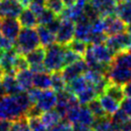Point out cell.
Segmentation results:
<instances>
[{
    "label": "cell",
    "instance_id": "cell-51",
    "mask_svg": "<svg viewBox=\"0 0 131 131\" xmlns=\"http://www.w3.org/2000/svg\"><path fill=\"white\" fill-rule=\"evenodd\" d=\"M1 26H2V18L0 17V33H1Z\"/></svg>",
    "mask_w": 131,
    "mask_h": 131
},
{
    "label": "cell",
    "instance_id": "cell-37",
    "mask_svg": "<svg viewBox=\"0 0 131 131\" xmlns=\"http://www.w3.org/2000/svg\"><path fill=\"white\" fill-rule=\"evenodd\" d=\"M15 47V41L9 39L6 37H4L3 35L0 36V49L3 51H9L12 50Z\"/></svg>",
    "mask_w": 131,
    "mask_h": 131
},
{
    "label": "cell",
    "instance_id": "cell-24",
    "mask_svg": "<svg viewBox=\"0 0 131 131\" xmlns=\"http://www.w3.org/2000/svg\"><path fill=\"white\" fill-rule=\"evenodd\" d=\"M104 94L108 95L109 97L113 98L114 100H116L117 102H119L121 103L122 101L124 99V88L122 84H118L115 82H111L109 81V83L107 84V86L105 88Z\"/></svg>",
    "mask_w": 131,
    "mask_h": 131
},
{
    "label": "cell",
    "instance_id": "cell-13",
    "mask_svg": "<svg viewBox=\"0 0 131 131\" xmlns=\"http://www.w3.org/2000/svg\"><path fill=\"white\" fill-rule=\"evenodd\" d=\"M18 53L15 49H12L9 51H4L0 58V66L3 68L5 74H12L15 75V59Z\"/></svg>",
    "mask_w": 131,
    "mask_h": 131
},
{
    "label": "cell",
    "instance_id": "cell-33",
    "mask_svg": "<svg viewBox=\"0 0 131 131\" xmlns=\"http://www.w3.org/2000/svg\"><path fill=\"white\" fill-rule=\"evenodd\" d=\"M28 126L30 131H48L47 128L45 127L40 117H31L27 118Z\"/></svg>",
    "mask_w": 131,
    "mask_h": 131
},
{
    "label": "cell",
    "instance_id": "cell-25",
    "mask_svg": "<svg viewBox=\"0 0 131 131\" xmlns=\"http://www.w3.org/2000/svg\"><path fill=\"white\" fill-rule=\"evenodd\" d=\"M116 15L127 25L131 24V1H124L118 3Z\"/></svg>",
    "mask_w": 131,
    "mask_h": 131
},
{
    "label": "cell",
    "instance_id": "cell-2",
    "mask_svg": "<svg viewBox=\"0 0 131 131\" xmlns=\"http://www.w3.org/2000/svg\"><path fill=\"white\" fill-rule=\"evenodd\" d=\"M26 117L25 111L18 103L15 95H7L0 99V120L15 122Z\"/></svg>",
    "mask_w": 131,
    "mask_h": 131
},
{
    "label": "cell",
    "instance_id": "cell-27",
    "mask_svg": "<svg viewBox=\"0 0 131 131\" xmlns=\"http://www.w3.org/2000/svg\"><path fill=\"white\" fill-rule=\"evenodd\" d=\"M77 97H78V100H79L80 104H87L92 100L99 98L98 94L95 90V87L92 84H89L84 90H82L80 93L77 95Z\"/></svg>",
    "mask_w": 131,
    "mask_h": 131
},
{
    "label": "cell",
    "instance_id": "cell-4",
    "mask_svg": "<svg viewBox=\"0 0 131 131\" xmlns=\"http://www.w3.org/2000/svg\"><path fill=\"white\" fill-rule=\"evenodd\" d=\"M64 51L65 46L57 42L46 47V55L43 63L49 73L61 71L64 68Z\"/></svg>",
    "mask_w": 131,
    "mask_h": 131
},
{
    "label": "cell",
    "instance_id": "cell-14",
    "mask_svg": "<svg viewBox=\"0 0 131 131\" xmlns=\"http://www.w3.org/2000/svg\"><path fill=\"white\" fill-rule=\"evenodd\" d=\"M18 21L22 27L25 28H36L38 25L37 15L29 8H24L18 15Z\"/></svg>",
    "mask_w": 131,
    "mask_h": 131
},
{
    "label": "cell",
    "instance_id": "cell-41",
    "mask_svg": "<svg viewBox=\"0 0 131 131\" xmlns=\"http://www.w3.org/2000/svg\"><path fill=\"white\" fill-rule=\"evenodd\" d=\"M73 131H95L90 125H85L81 124H73Z\"/></svg>",
    "mask_w": 131,
    "mask_h": 131
},
{
    "label": "cell",
    "instance_id": "cell-30",
    "mask_svg": "<svg viewBox=\"0 0 131 131\" xmlns=\"http://www.w3.org/2000/svg\"><path fill=\"white\" fill-rule=\"evenodd\" d=\"M86 105L88 106V108L90 109L92 114L94 115L95 118H99V117H103L107 115L104 111V109L102 108V103L100 102L99 98H96L94 100H92L90 102H88Z\"/></svg>",
    "mask_w": 131,
    "mask_h": 131
},
{
    "label": "cell",
    "instance_id": "cell-49",
    "mask_svg": "<svg viewBox=\"0 0 131 131\" xmlns=\"http://www.w3.org/2000/svg\"><path fill=\"white\" fill-rule=\"evenodd\" d=\"M126 31H127L129 34H131V24L130 25H127V30H126Z\"/></svg>",
    "mask_w": 131,
    "mask_h": 131
},
{
    "label": "cell",
    "instance_id": "cell-8",
    "mask_svg": "<svg viewBox=\"0 0 131 131\" xmlns=\"http://www.w3.org/2000/svg\"><path fill=\"white\" fill-rule=\"evenodd\" d=\"M104 21V32L107 36H114L124 33L127 30V24L117 15H108L103 17Z\"/></svg>",
    "mask_w": 131,
    "mask_h": 131
},
{
    "label": "cell",
    "instance_id": "cell-10",
    "mask_svg": "<svg viewBox=\"0 0 131 131\" xmlns=\"http://www.w3.org/2000/svg\"><path fill=\"white\" fill-rule=\"evenodd\" d=\"M20 31H21V25L16 18H12V17L2 18L1 34L4 37L13 41H15Z\"/></svg>",
    "mask_w": 131,
    "mask_h": 131
},
{
    "label": "cell",
    "instance_id": "cell-15",
    "mask_svg": "<svg viewBox=\"0 0 131 131\" xmlns=\"http://www.w3.org/2000/svg\"><path fill=\"white\" fill-rule=\"evenodd\" d=\"M40 119L42 121L43 124L45 125V127L47 128V130L51 129L52 127L56 126L58 124H59L62 121V117L60 116V114L54 108V109L48 110V111H44Z\"/></svg>",
    "mask_w": 131,
    "mask_h": 131
},
{
    "label": "cell",
    "instance_id": "cell-39",
    "mask_svg": "<svg viewBox=\"0 0 131 131\" xmlns=\"http://www.w3.org/2000/svg\"><path fill=\"white\" fill-rule=\"evenodd\" d=\"M61 20L62 19L58 15L54 20H52L50 23H48L47 25H45V26H47V28L51 31L52 33L57 34V32L58 31L59 26H60V24H61Z\"/></svg>",
    "mask_w": 131,
    "mask_h": 131
},
{
    "label": "cell",
    "instance_id": "cell-35",
    "mask_svg": "<svg viewBox=\"0 0 131 131\" xmlns=\"http://www.w3.org/2000/svg\"><path fill=\"white\" fill-rule=\"evenodd\" d=\"M29 67H30V64H29V62L27 61L25 56L21 55V54H17L15 59V73L18 72V71H21V70L29 69Z\"/></svg>",
    "mask_w": 131,
    "mask_h": 131
},
{
    "label": "cell",
    "instance_id": "cell-12",
    "mask_svg": "<svg viewBox=\"0 0 131 131\" xmlns=\"http://www.w3.org/2000/svg\"><path fill=\"white\" fill-rule=\"evenodd\" d=\"M89 2L102 17L116 15L118 7L117 0H90Z\"/></svg>",
    "mask_w": 131,
    "mask_h": 131
},
{
    "label": "cell",
    "instance_id": "cell-26",
    "mask_svg": "<svg viewBox=\"0 0 131 131\" xmlns=\"http://www.w3.org/2000/svg\"><path fill=\"white\" fill-rule=\"evenodd\" d=\"M94 120V115L92 114L90 109L88 108V106L86 104H80V111H79V118H78V123L77 124H81L91 126Z\"/></svg>",
    "mask_w": 131,
    "mask_h": 131
},
{
    "label": "cell",
    "instance_id": "cell-46",
    "mask_svg": "<svg viewBox=\"0 0 131 131\" xmlns=\"http://www.w3.org/2000/svg\"><path fill=\"white\" fill-rule=\"evenodd\" d=\"M18 1L20 2V4H21L23 7L27 8V7H29V5L31 4V2H32L33 0H18Z\"/></svg>",
    "mask_w": 131,
    "mask_h": 131
},
{
    "label": "cell",
    "instance_id": "cell-28",
    "mask_svg": "<svg viewBox=\"0 0 131 131\" xmlns=\"http://www.w3.org/2000/svg\"><path fill=\"white\" fill-rule=\"evenodd\" d=\"M51 79H52V89L54 91L58 93V92L65 90L67 82L65 81L64 78L62 76L61 71H57V72L51 73Z\"/></svg>",
    "mask_w": 131,
    "mask_h": 131
},
{
    "label": "cell",
    "instance_id": "cell-9",
    "mask_svg": "<svg viewBox=\"0 0 131 131\" xmlns=\"http://www.w3.org/2000/svg\"><path fill=\"white\" fill-rule=\"evenodd\" d=\"M24 7L18 0H1L0 1V17L6 18L18 17Z\"/></svg>",
    "mask_w": 131,
    "mask_h": 131
},
{
    "label": "cell",
    "instance_id": "cell-45",
    "mask_svg": "<svg viewBox=\"0 0 131 131\" xmlns=\"http://www.w3.org/2000/svg\"><path fill=\"white\" fill-rule=\"evenodd\" d=\"M7 92H6V89L4 87V84L2 82V80H0V99L7 96Z\"/></svg>",
    "mask_w": 131,
    "mask_h": 131
},
{
    "label": "cell",
    "instance_id": "cell-52",
    "mask_svg": "<svg viewBox=\"0 0 131 131\" xmlns=\"http://www.w3.org/2000/svg\"><path fill=\"white\" fill-rule=\"evenodd\" d=\"M129 50H130V51H131V48H130V49H129Z\"/></svg>",
    "mask_w": 131,
    "mask_h": 131
},
{
    "label": "cell",
    "instance_id": "cell-22",
    "mask_svg": "<svg viewBox=\"0 0 131 131\" xmlns=\"http://www.w3.org/2000/svg\"><path fill=\"white\" fill-rule=\"evenodd\" d=\"M89 84L90 83L88 82L86 79L84 78V76L82 75V76H80L76 78V79H74L70 82H67L65 89L77 96L79 93H80L82 90H84L85 88L87 87Z\"/></svg>",
    "mask_w": 131,
    "mask_h": 131
},
{
    "label": "cell",
    "instance_id": "cell-20",
    "mask_svg": "<svg viewBox=\"0 0 131 131\" xmlns=\"http://www.w3.org/2000/svg\"><path fill=\"white\" fill-rule=\"evenodd\" d=\"M99 100L102 103V108L104 109L105 113L109 116H112L115 112H117L120 109L121 103L119 102H117L116 100H114L113 98L109 97L108 95L102 94L99 97Z\"/></svg>",
    "mask_w": 131,
    "mask_h": 131
},
{
    "label": "cell",
    "instance_id": "cell-23",
    "mask_svg": "<svg viewBox=\"0 0 131 131\" xmlns=\"http://www.w3.org/2000/svg\"><path fill=\"white\" fill-rule=\"evenodd\" d=\"M45 55H46V48L39 45L37 48L32 50L24 56L30 65H32V64H37V63H42L44 61Z\"/></svg>",
    "mask_w": 131,
    "mask_h": 131
},
{
    "label": "cell",
    "instance_id": "cell-44",
    "mask_svg": "<svg viewBox=\"0 0 131 131\" xmlns=\"http://www.w3.org/2000/svg\"><path fill=\"white\" fill-rule=\"evenodd\" d=\"M123 88H124V93L125 97H128V98H131V80H128L127 82L123 85Z\"/></svg>",
    "mask_w": 131,
    "mask_h": 131
},
{
    "label": "cell",
    "instance_id": "cell-53",
    "mask_svg": "<svg viewBox=\"0 0 131 131\" xmlns=\"http://www.w3.org/2000/svg\"><path fill=\"white\" fill-rule=\"evenodd\" d=\"M0 1H1V0H0Z\"/></svg>",
    "mask_w": 131,
    "mask_h": 131
},
{
    "label": "cell",
    "instance_id": "cell-47",
    "mask_svg": "<svg viewBox=\"0 0 131 131\" xmlns=\"http://www.w3.org/2000/svg\"><path fill=\"white\" fill-rule=\"evenodd\" d=\"M63 1V3L65 5V7H70V6H72L75 4L77 0H62Z\"/></svg>",
    "mask_w": 131,
    "mask_h": 131
},
{
    "label": "cell",
    "instance_id": "cell-21",
    "mask_svg": "<svg viewBox=\"0 0 131 131\" xmlns=\"http://www.w3.org/2000/svg\"><path fill=\"white\" fill-rule=\"evenodd\" d=\"M91 127L95 131H113L115 129L111 121V116L109 115L95 118Z\"/></svg>",
    "mask_w": 131,
    "mask_h": 131
},
{
    "label": "cell",
    "instance_id": "cell-18",
    "mask_svg": "<svg viewBox=\"0 0 131 131\" xmlns=\"http://www.w3.org/2000/svg\"><path fill=\"white\" fill-rule=\"evenodd\" d=\"M2 82L4 84V87L6 89L8 95H16L20 93L22 90V88L20 87L18 81L16 80L15 75L12 74H5L4 77L2 78Z\"/></svg>",
    "mask_w": 131,
    "mask_h": 131
},
{
    "label": "cell",
    "instance_id": "cell-19",
    "mask_svg": "<svg viewBox=\"0 0 131 131\" xmlns=\"http://www.w3.org/2000/svg\"><path fill=\"white\" fill-rule=\"evenodd\" d=\"M37 32L39 37V41L41 46L43 47H48L51 44L56 42V34L52 33L50 30L45 25H37Z\"/></svg>",
    "mask_w": 131,
    "mask_h": 131
},
{
    "label": "cell",
    "instance_id": "cell-50",
    "mask_svg": "<svg viewBox=\"0 0 131 131\" xmlns=\"http://www.w3.org/2000/svg\"><path fill=\"white\" fill-rule=\"evenodd\" d=\"M124 1H131V0H117V2H118V3H120V2H124Z\"/></svg>",
    "mask_w": 131,
    "mask_h": 131
},
{
    "label": "cell",
    "instance_id": "cell-16",
    "mask_svg": "<svg viewBox=\"0 0 131 131\" xmlns=\"http://www.w3.org/2000/svg\"><path fill=\"white\" fill-rule=\"evenodd\" d=\"M33 86L36 88H38L40 90L52 89L51 73L46 71V72L34 74Z\"/></svg>",
    "mask_w": 131,
    "mask_h": 131
},
{
    "label": "cell",
    "instance_id": "cell-36",
    "mask_svg": "<svg viewBox=\"0 0 131 131\" xmlns=\"http://www.w3.org/2000/svg\"><path fill=\"white\" fill-rule=\"evenodd\" d=\"M48 131H73V124L68 121H61L56 126L52 127Z\"/></svg>",
    "mask_w": 131,
    "mask_h": 131
},
{
    "label": "cell",
    "instance_id": "cell-5",
    "mask_svg": "<svg viewBox=\"0 0 131 131\" xmlns=\"http://www.w3.org/2000/svg\"><path fill=\"white\" fill-rule=\"evenodd\" d=\"M105 44L114 56L121 52L128 51L131 48V34L125 31L118 35L108 36Z\"/></svg>",
    "mask_w": 131,
    "mask_h": 131
},
{
    "label": "cell",
    "instance_id": "cell-43",
    "mask_svg": "<svg viewBox=\"0 0 131 131\" xmlns=\"http://www.w3.org/2000/svg\"><path fill=\"white\" fill-rule=\"evenodd\" d=\"M122 131H131V118H128L127 120L121 124L119 128Z\"/></svg>",
    "mask_w": 131,
    "mask_h": 131
},
{
    "label": "cell",
    "instance_id": "cell-11",
    "mask_svg": "<svg viewBox=\"0 0 131 131\" xmlns=\"http://www.w3.org/2000/svg\"><path fill=\"white\" fill-rule=\"evenodd\" d=\"M57 102H58L57 92H55L53 89H47V90H42L36 102V105L44 112L54 109L57 105Z\"/></svg>",
    "mask_w": 131,
    "mask_h": 131
},
{
    "label": "cell",
    "instance_id": "cell-17",
    "mask_svg": "<svg viewBox=\"0 0 131 131\" xmlns=\"http://www.w3.org/2000/svg\"><path fill=\"white\" fill-rule=\"evenodd\" d=\"M15 79L18 81L20 87L22 90L27 91L30 88L33 87V80H34V73L30 69L21 70L15 73Z\"/></svg>",
    "mask_w": 131,
    "mask_h": 131
},
{
    "label": "cell",
    "instance_id": "cell-38",
    "mask_svg": "<svg viewBox=\"0 0 131 131\" xmlns=\"http://www.w3.org/2000/svg\"><path fill=\"white\" fill-rule=\"evenodd\" d=\"M120 107L129 118H131V98H124L121 102Z\"/></svg>",
    "mask_w": 131,
    "mask_h": 131
},
{
    "label": "cell",
    "instance_id": "cell-31",
    "mask_svg": "<svg viewBox=\"0 0 131 131\" xmlns=\"http://www.w3.org/2000/svg\"><path fill=\"white\" fill-rule=\"evenodd\" d=\"M45 6L57 15H60L65 9V5L62 0H45Z\"/></svg>",
    "mask_w": 131,
    "mask_h": 131
},
{
    "label": "cell",
    "instance_id": "cell-6",
    "mask_svg": "<svg viewBox=\"0 0 131 131\" xmlns=\"http://www.w3.org/2000/svg\"><path fill=\"white\" fill-rule=\"evenodd\" d=\"M76 24L71 19H62L61 24L56 34V42L66 46L75 37Z\"/></svg>",
    "mask_w": 131,
    "mask_h": 131
},
{
    "label": "cell",
    "instance_id": "cell-40",
    "mask_svg": "<svg viewBox=\"0 0 131 131\" xmlns=\"http://www.w3.org/2000/svg\"><path fill=\"white\" fill-rule=\"evenodd\" d=\"M29 69L31 70L34 74L41 73V72H46V71H47L43 62H42V63H37V64H32V65H30Z\"/></svg>",
    "mask_w": 131,
    "mask_h": 131
},
{
    "label": "cell",
    "instance_id": "cell-1",
    "mask_svg": "<svg viewBox=\"0 0 131 131\" xmlns=\"http://www.w3.org/2000/svg\"><path fill=\"white\" fill-rule=\"evenodd\" d=\"M106 78L111 82L124 85L131 80V51L121 52L110 62Z\"/></svg>",
    "mask_w": 131,
    "mask_h": 131
},
{
    "label": "cell",
    "instance_id": "cell-29",
    "mask_svg": "<svg viewBox=\"0 0 131 131\" xmlns=\"http://www.w3.org/2000/svg\"><path fill=\"white\" fill-rule=\"evenodd\" d=\"M66 46L69 49H71L72 51H74L75 53L79 54V55L83 58L84 54L87 50L88 43H86L85 41H82L80 39H78V38H73Z\"/></svg>",
    "mask_w": 131,
    "mask_h": 131
},
{
    "label": "cell",
    "instance_id": "cell-48",
    "mask_svg": "<svg viewBox=\"0 0 131 131\" xmlns=\"http://www.w3.org/2000/svg\"><path fill=\"white\" fill-rule=\"evenodd\" d=\"M4 75H5V72H4L3 68L0 66V80H2V78L4 77Z\"/></svg>",
    "mask_w": 131,
    "mask_h": 131
},
{
    "label": "cell",
    "instance_id": "cell-3",
    "mask_svg": "<svg viewBox=\"0 0 131 131\" xmlns=\"http://www.w3.org/2000/svg\"><path fill=\"white\" fill-rule=\"evenodd\" d=\"M40 45L39 37L37 29L23 28L21 29L17 38L15 41V49L18 54L26 55L27 53L37 48Z\"/></svg>",
    "mask_w": 131,
    "mask_h": 131
},
{
    "label": "cell",
    "instance_id": "cell-7",
    "mask_svg": "<svg viewBox=\"0 0 131 131\" xmlns=\"http://www.w3.org/2000/svg\"><path fill=\"white\" fill-rule=\"evenodd\" d=\"M87 69L88 66L82 58L79 60H77L76 62L72 63V64L65 66L61 70V74L66 82H70L71 80H73L74 79H76L78 77L82 76Z\"/></svg>",
    "mask_w": 131,
    "mask_h": 131
},
{
    "label": "cell",
    "instance_id": "cell-32",
    "mask_svg": "<svg viewBox=\"0 0 131 131\" xmlns=\"http://www.w3.org/2000/svg\"><path fill=\"white\" fill-rule=\"evenodd\" d=\"M58 15H56L54 12L49 10L47 8H45L42 13L40 15H37V21H38V25H47L48 23H50L52 20L57 17Z\"/></svg>",
    "mask_w": 131,
    "mask_h": 131
},
{
    "label": "cell",
    "instance_id": "cell-34",
    "mask_svg": "<svg viewBox=\"0 0 131 131\" xmlns=\"http://www.w3.org/2000/svg\"><path fill=\"white\" fill-rule=\"evenodd\" d=\"M80 58H82L81 56L75 53L71 49H69L67 46H65V51H64V67L69 65V64H72L74 62H76L77 60H79Z\"/></svg>",
    "mask_w": 131,
    "mask_h": 131
},
{
    "label": "cell",
    "instance_id": "cell-42",
    "mask_svg": "<svg viewBox=\"0 0 131 131\" xmlns=\"http://www.w3.org/2000/svg\"><path fill=\"white\" fill-rule=\"evenodd\" d=\"M13 122L8 120H0V131H10Z\"/></svg>",
    "mask_w": 131,
    "mask_h": 131
}]
</instances>
